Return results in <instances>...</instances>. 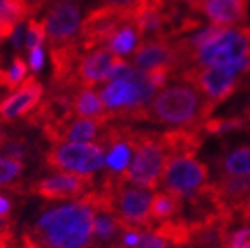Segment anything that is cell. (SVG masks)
Instances as JSON below:
<instances>
[{"label":"cell","mask_w":250,"mask_h":248,"mask_svg":"<svg viewBox=\"0 0 250 248\" xmlns=\"http://www.w3.org/2000/svg\"><path fill=\"white\" fill-rule=\"evenodd\" d=\"M94 216V209L80 199L52 207L25 227L20 248H92Z\"/></svg>","instance_id":"6da1fadb"},{"label":"cell","mask_w":250,"mask_h":248,"mask_svg":"<svg viewBox=\"0 0 250 248\" xmlns=\"http://www.w3.org/2000/svg\"><path fill=\"white\" fill-rule=\"evenodd\" d=\"M217 106L201 94L193 85L181 82L174 83L154 96L146 108L144 123L178 126V128H199L211 117Z\"/></svg>","instance_id":"7a4b0ae2"},{"label":"cell","mask_w":250,"mask_h":248,"mask_svg":"<svg viewBox=\"0 0 250 248\" xmlns=\"http://www.w3.org/2000/svg\"><path fill=\"white\" fill-rule=\"evenodd\" d=\"M156 89L144 71L128 67L121 77L114 78L101 89L100 96L112 121L144 123L146 108L156 96Z\"/></svg>","instance_id":"3957f363"},{"label":"cell","mask_w":250,"mask_h":248,"mask_svg":"<svg viewBox=\"0 0 250 248\" xmlns=\"http://www.w3.org/2000/svg\"><path fill=\"white\" fill-rule=\"evenodd\" d=\"M105 195L106 213H112L121 220L125 230H147L154 229L151 220V191L140 186L123 181L119 174H105L100 185Z\"/></svg>","instance_id":"277c9868"},{"label":"cell","mask_w":250,"mask_h":248,"mask_svg":"<svg viewBox=\"0 0 250 248\" xmlns=\"http://www.w3.org/2000/svg\"><path fill=\"white\" fill-rule=\"evenodd\" d=\"M168 162V153L162 140V133L135 129V147L133 158L119 177L130 185L140 186L146 190L158 188L162 174Z\"/></svg>","instance_id":"5b68a950"},{"label":"cell","mask_w":250,"mask_h":248,"mask_svg":"<svg viewBox=\"0 0 250 248\" xmlns=\"http://www.w3.org/2000/svg\"><path fill=\"white\" fill-rule=\"evenodd\" d=\"M250 57V25L218 29V32L193 52L192 66H227Z\"/></svg>","instance_id":"8992f818"},{"label":"cell","mask_w":250,"mask_h":248,"mask_svg":"<svg viewBox=\"0 0 250 248\" xmlns=\"http://www.w3.org/2000/svg\"><path fill=\"white\" fill-rule=\"evenodd\" d=\"M105 147L100 144L89 142H67L55 144L44 153L43 162L48 170L61 174H80L92 176L105 163Z\"/></svg>","instance_id":"52a82bcc"},{"label":"cell","mask_w":250,"mask_h":248,"mask_svg":"<svg viewBox=\"0 0 250 248\" xmlns=\"http://www.w3.org/2000/svg\"><path fill=\"white\" fill-rule=\"evenodd\" d=\"M135 2V0H133ZM133 4L131 5H100L87 11L80 21L78 43L83 52H91L96 48L106 46L110 38L125 23L131 21Z\"/></svg>","instance_id":"ba28073f"},{"label":"cell","mask_w":250,"mask_h":248,"mask_svg":"<svg viewBox=\"0 0 250 248\" xmlns=\"http://www.w3.org/2000/svg\"><path fill=\"white\" fill-rule=\"evenodd\" d=\"M160 183L167 191L185 199L209 183V168L195 156H172L168 158Z\"/></svg>","instance_id":"9c48e42d"},{"label":"cell","mask_w":250,"mask_h":248,"mask_svg":"<svg viewBox=\"0 0 250 248\" xmlns=\"http://www.w3.org/2000/svg\"><path fill=\"white\" fill-rule=\"evenodd\" d=\"M131 64L139 71H151L154 67H168L178 77L187 69L188 62L178 44V39H144L133 50Z\"/></svg>","instance_id":"30bf717a"},{"label":"cell","mask_w":250,"mask_h":248,"mask_svg":"<svg viewBox=\"0 0 250 248\" xmlns=\"http://www.w3.org/2000/svg\"><path fill=\"white\" fill-rule=\"evenodd\" d=\"M46 41L50 46H62L78 41L80 5L75 0H61L50 4L43 16Z\"/></svg>","instance_id":"8fae6325"},{"label":"cell","mask_w":250,"mask_h":248,"mask_svg":"<svg viewBox=\"0 0 250 248\" xmlns=\"http://www.w3.org/2000/svg\"><path fill=\"white\" fill-rule=\"evenodd\" d=\"M91 190H94V176L57 174L34 181L25 188V193L41 197L44 201H73L82 199Z\"/></svg>","instance_id":"7c38bea8"},{"label":"cell","mask_w":250,"mask_h":248,"mask_svg":"<svg viewBox=\"0 0 250 248\" xmlns=\"http://www.w3.org/2000/svg\"><path fill=\"white\" fill-rule=\"evenodd\" d=\"M50 62H52V82H50V91L61 92H73L77 91V80L75 73L83 55V50L80 43L62 44V46H50Z\"/></svg>","instance_id":"4fadbf2b"},{"label":"cell","mask_w":250,"mask_h":248,"mask_svg":"<svg viewBox=\"0 0 250 248\" xmlns=\"http://www.w3.org/2000/svg\"><path fill=\"white\" fill-rule=\"evenodd\" d=\"M44 87L38 77H29L15 92L0 100V123L25 119L43 100Z\"/></svg>","instance_id":"5bb4252c"},{"label":"cell","mask_w":250,"mask_h":248,"mask_svg":"<svg viewBox=\"0 0 250 248\" xmlns=\"http://www.w3.org/2000/svg\"><path fill=\"white\" fill-rule=\"evenodd\" d=\"M106 124L96 123L91 119H80L67 115L57 123L44 124L43 135L52 145L55 144H67V142H89L92 139H98Z\"/></svg>","instance_id":"9a60e30c"},{"label":"cell","mask_w":250,"mask_h":248,"mask_svg":"<svg viewBox=\"0 0 250 248\" xmlns=\"http://www.w3.org/2000/svg\"><path fill=\"white\" fill-rule=\"evenodd\" d=\"M117 59L119 57L116 53H112L106 46L83 52L77 66V73H75L77 87L78 89H83V87L92 89L101 82H108Z\"/></svg>","instance_id":"2e32d148"},{"label":"cell","mask_w":250,"mask_h":248,"mask_svg":"<svg viewBox=\"0 0 250 248\" xmlns=\"http://www.w3.org/2000/svg\"><path fill=\"white\" fill-rule=\"evenodd\" d=\"M211 186L220 209L238 220L241 207L250 201V176H220V179L211 183Z\"/></svg>","instance_id":"e0dca14e"},{"label":"cell","mask_w":250,"mask_h":248,"mask_svg":"<svg viewBox=\"0 0 250 248\" xmlns=\"http://www.w3.org/2000/svg\"><path fill=\"white\" fill-rule=\"evenodd\" d=\"M250 0H204L199 13L211 21L213 27L231 29L249 20Z\"/></svg>","instance_id":"ac0fdd59"},{"label":"cell","mask_w":250,"mask_h":248,"mask_svg":"<svg viewBox=\"0 0 250 248\" xmlns=\"http://www.w3.org/2000/svg\"><path fill=\"white\" fill-rule=\"evenodd\" d=\"M71 115L80 119H91L101 124H108L112 121L106 112L101 96L94 89H77L71 92Z\"/></svg>","instance_id":"d6986e66"},{"label":"cell","mask_w":250,"mask_h":248,"mask_svg":"<svg viewBox=\"0 0 250 248\" xmlns=\"http://www.w3.org/2000/svg\"><path fill=\"white\" fill-rule=\"evenodd\" d=\"M162 140L167 149L168 158L172 156H195L202 142L204 133L199 128H178L162 133Z\"/></svg>","instance_id":"ffe728a7"},{"label":"cell","mask_w":250,"mask_h":248,"mask_svg":"<svg viewBox=\"0 0 250 248\" xmlns=\"http://www.w3.org/2000/svg\"><path fill=\"white\" fill-rule=\"evenodd\" d=\"M185 199L170 191H156L151 197V220L154 224H164L183 215Z\"/></svg>","instance_id":"44dd1931"},{"label":"cell","mask_w":250,"mask_h":248,"mask_svg":"<svg viewBox=\"0 0 250 248\" xmlns=\"http://www.w3.org/2000/svg\"><path fill=\"white\" fill-rule=\"evenodd\" d=\"M153 232L164 241H167L170 248H190L192 227L185 216H178V218L168 220L164 224H158L153 229Z\"/></svg>","instance_id":"7402d4cb"},{"label":"cell","mask_w":250,"mask_h":248,"mask_svg":"<svg viewBox=\"0 0 250 248\" xmlns=\"http://www.w3.org/2000/svg\"><path fill=\"white\" fill-rule=\"evenodd\" d=\"M32 0H0V23L18 27L39 13Z\"/></svg>","instance_id":"603a6c76"},{"label":"cell","mask_w":250,"mask_h":248,"mask_svg":"<svg viewBox=\"0 0 250 248\" xmlns=\"http://www.w3.org/2000/svg\"><path fill=\"white\" fill-rule=\"evenodd\" d=\"M218 170L222 176H250V144L240 145L226 156H222L218 160Z\"/></svg>","instance_id":"cb8c5ba5"},{"label":"cell","mask_w":250,"mask_h":248,"mask_svg":"<svg viewBox=\"0 0 250 248\" xmlns=\"http://www.w3.org/2000/svg\"><path fill=\"white\" fill-rule=\"evenodd\" d=\"M123 224L112 213H96L94 216V238L105 247H114L123 234Z\"/></svg>","instance_id":"d4e9b609"},{"label":"cell","mask_w":250,"mask_h":248,"mask_svg":"<svg viewBox=\"0 0 250 248\" xmlns=\"http://www.w3.org/2000/svg\"><path fill=\"white\" fill-rule=\"evenodd\" d=\"M140 43V36L135 29V25L131 21L125 23L117 30L114 36L110 38V41L106 43V48L112 53H116L117 57H125L128 53H133V50L137 48V44Z\"/></svg>","instance_id":"484cf974"},{"label":"cell","mask_w":250,"mask_h":248,"mask_svg":"<svg viewBox=\"0 0 250 248\" xmlns=\"http://www.w3.org/2000/svg\"><path fill=\"white\" fill-rule=\"evenodd\" d=\"M25 170V163L11 160L0 154V188L11 190L15 193H25V188L20 185V177Z\"/></svg>","instance_id":"4316f807"},{"label":"cell","mask_w":250,"mask_h":248,"mask_svg":"<svg viewBox=\"0 0 250 248\" xmlns=\"http://www.w3.org/2000/svg\"><path fill=\"white\" fill-rule=\"evenodd\" d=\"M29 78V62L21 55L13 59L9 69H0V87L9 92H15L25 80Z\"/></svg>","instance_id":"83f0119b"},{"label":"cell","mask_w":250,"mask_h":248,"mask_svg":"<svg viewBox=\"0 0 250 248\" xmlns=\"http://www.w3.org/2000/svg\"><path fill=\"white\" fill-rule=\"evenodd\" d=\"M27 34H25V48L27 50H34V48H41L43 43L46 41V30H44L43 21H38L36 18L27 20Z\"/></svg>","instance_id":"f1b7e54d"},{"label":"cell","mask_w":250,"mask_h":248,"mask_svg":"<svg viewBox=\"0 0 250 248\" xmlns=\"http://www.w3.org/2000/svg\"><path fill=\"white\" fill-rule=\"evenodd\" d=\"M4 149V156L11 158V160H16V162H21L25 163L27 156L30 154L29 151V144L25 139H9L5 140V144L2 145Z\"/></svg>","instance_id":"f546056e"},{"label":"cell","mask_w":250,"mask_h":248,"mask_svg":"<svg viewBox=\"0 0 250 248\" xmlns=\"http://www.w3.org/2000/svg\"><path fill=\"white\" fill-rule=\"evenodd\" d=\"M224 248H250V227L234 230L232 234H229Z\"/></svg>","instance_id":"4dcf8cb0"},{"label":"cell","mask_w":250,"mask_h":248,"mask_svg":"<svg viewBox=\"0 0 250 248\" xmlns=\"http://www.w3.org/2000/svg\"><path fill=\"white\" fill-rule=\"evenodd\" d=\"M135 248H170V245L162 238H158L153 230H147V232H142L139 245Z\"/></svg>","instance_id":"1f68e13d"},{"label":"cell","mask_w":250,"mask_h":248,"mask_svg":"<svg viewBox=\"0 0 250 248\" xmlns=\"http://www.w3.org/2000/svg\"><path fill=\"white\" fill-rule=\"evenodd\" d=\"M15 222L13 218H2L0 216V243H15Z\"/></svg>","instance_id":"d6a6232c"},{"label":"cell","mask_w":250,"mask_h":248,"mask_svg":"<svg viewBox=\"0 0 250 248\" xmlns=\"http://www.w3.org/2000/svg\"><path fill=\"white\" fill-rule=\"evenodd\" d=\"M43 64H44L43 46L30 50L29 52V69H32V71H39V69H43Z\"/></svg>","instance_id":"836d02e7"},{"label":"cell","mask_w":250,"mask_h":248,"mask_svg":"<svg viewBox=\"0 0 250 248\" xmlns=\"http://www.w3.org/2000/svg\"><path fill=\"white\" fill-rule=\"evenodd\" d=\"M25 34H27V29H25L23 23H21V25L16 27L15 32H13V36H11L13 46H15V50H16V55H20V52L25 48Z\"/></svg>","instance_id":"e575fe53"},{"label":"cell","mask_w":250,"mask_h":248,"mask_svg":"<svg viewBox=\"0 0 250 248\" xmlns=\"http://www.w3.org/2000/svg\"><path fill=\"white\" fill-rule=\"evenodd\" d=\"M0 216L2 218H13V202L4 193H0Z\"/></svg>","instance_id":"d590c367"},{"label":"cell","mask_w":250,"mask_h":248,"mask_svg":"<svg viewBox=\"0 0 250 248\" xmlns=\"http://www.w3.org/2000/svg\"><path fill=\"white\" fill-rule=\"evenodd\" d=\"M170 2H174V4H185L192 13H199V7L202 5L204 0H170Z\"/></svg>","instance_id":"8d00e7d4"},{"label":"cell","mask_w":250,"mask_h":248,"mask_svg":"<svg viewBox=\"0 0 250 248\" xmlns=\"http://www.w3.org/2000/svg\"><path fill=\"white\" fill-rule=\"evenodd\" d=\"M16 27H9V25H2L0 23V46L7 41V39H11V36H13V32H15Z\"/></svg>","instance_id":"74e56055"},{"label":"cell","mask_w":250,"mask_h":248,"mask_svg":"<svg viewBox=\"0 0 250 248\" xmlns=\"http://www.w3.org/2000/svg\"><path fill=\"white\" fill-rule=\"evenodd\" d=\"M238 220H240L241 224H250V201L247 202L243 207H241L240 211V216H238Z\"/></svg>","instance_id":"f35d334b"},{"label":"cell","mask_w":250,"mask_h":248,"mask_svg":"<svg viewBox=\"0 0 250 248\" xmlns=\"http://www.w3.org/2000/svg\"><path fill=\"white\" fill-rule=\"evenodd\" d=\"M32 2H34L36 5H38L39 9L43 11L44 7H48L50 4H55V2H61V0H32Z\"/></svg>","instance_id":"ab89813d"},{"label":"cell","mask_w":250,"mask_h":248,"mask_svg":"<svg viewBox=\"0 0 250 248\" xmlns=\"http://www.w3.org/2000/svg\"><path fill=\"white\" fill-rule=\"evenodd\" d=\"M101 2H105L108 5H131L133 4V0H101Z\"/></svg>","instance_id":"60d3db41"},{"label":"cell","mask_w":250,"mask_h":248,"mask_svg":"<svg viewBox=\"0 0 250 248\" xmlns=\"http://www.w3.org/2000/svg\"><path fill=\"white\" fill-rule=\"evenodd\" d=\"M5 140H7V137H5L4 131L0 129V149H2V145H4V144H5Z\"/></svg>","instance_id":"b9f144b4"},{"label":"cell","mask_w":250,"mask_h":248,"mask_svg":"<svg viewBox=\"0 0 250 248\" xmlns=\"http://www.w3.org/2000/svg\"><path fill=\"white\" fill-rule=\"evenodd\" d=\"M98 248H119V247H116V245H114V247H98Z\"/></svg>","instance_id":"7bdbcfd3"},{"label":"cell","mask_w":250,"mask_h":248,"mask_svg":"<svg viewBox=\"0 0 250 248\" xmlns=\"http://www.w3.org/2000/svg\"><path fill=\"white\" fill-rule=\"evenodd\" d=\"M0 69H2V59H0Z\"/></svg>","instance_id":"ee69618b"},{"label":"cell","mask_w":250,"mask_h":248,"mask_svg":"<svg viewBox=\"0 0 250 248\" xmlns=\"http://www.w3.org/2000/svg\"><path fill=\"white\" fill-rule=\"evenodd\" d=\"M215 248H220V247H215Z\"/></svg>","instance_id":"f6af8a7d"}]
</instances>
